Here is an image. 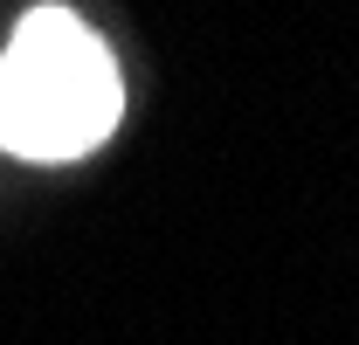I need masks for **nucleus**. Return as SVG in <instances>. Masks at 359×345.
I'll return each instance as SVG.
<instances>
[{"mask_svg":"<svg viewBox=\"0 0 359 345\" xmlns=\"http://www.w3.org/2000/svg\"><path fill=\"white\" fill-rule=\"evenodd\" d=\"M125 118V83L104 35L76 7H28L0 55V145L28 166L97 152Z\"/></svg>","mask_w":359,"mask_h":345,"instance_id":"obj_1","label":"nucleus"}]
</instances>
